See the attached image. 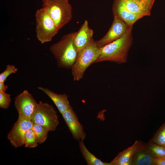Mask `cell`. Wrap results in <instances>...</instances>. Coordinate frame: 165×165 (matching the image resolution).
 <instances>
[{
  "label": "cell",
  "instance_id": "obj_20",
  "mask_svg": "<svg viewBox=\"0 0 165 165\" xmlns=\"http://www.w3.org/2000/svg\"><path fill=\"white\" fill-rule=\"evenodd\" d=\"M36 139L34 132L32 128L26 131L24 136V145L25 147L28 148L36 147L38 145Z\"/></svg>",
  "mask_w": 165,
  "mask_h": 165
},
{
  "label": "cell",
  "instance_id": "obj_7",
  "mask_svg": "<svg viewBox=\"0 0 165 165\" xmlns=\"http://www.w3.org/2000/svg\"><path fill=\"white\" fill-rule=\"evenodd\" d=\"M38 103L27 90H24L14 99V105L19 115L31 120Z\"/></svg>",
  "mask_w": 165,
  "mask_h": 165
},
{
  "label": "cell",
  "instance_id": "obj_14",
  "mask_svg": "<svg viewBox=\"0 0 165 165\" xmlns=\"http://www.w3.org/2000/svg\"><path fill=\"white\" fill-rule=\"evenodd\" d=\"M38 88L44 92L51 99L61 114L71 107L68 96L66 94H57L47 88L41 86H38Z\"/></svg>",
  "mask_w": 165,
  "mask_h": 165
},
{
  "label": "cell",
  "instance_id": "obj_9",
  "mask_svg": "<svg viewBox=\"0 0 165 165\" xmlns=\"http://www.w3.org/2000/svg\"><path fill=\"white\" fill-rule=\"evenodd\" d=\"M128 27L123 21L114 16L111 26L106 35L100 39L95 41L97 47L100 48L119 38L125 33Z\"/></svg>",
  "mask_w": 165,
  "mask_h": 165
},
{
  "label": "cell",
  "instance_id": "obj_23",
  "mask_svg": "<svg viewBox=\"0 0 165 165\" xmlns=\"http://www.w3.org/2000/svg\"><path fill=\"white\" fill-rule=\"evenodd\" d=\"M11 101L10 94L6 92H0V107L6 109L8 108Z\"/></svg>",
  "mask_w": 165,
  "mask_h": 165
},
{
  "label": "cell",
  "instance_id": "obj_19",
  "mask_svg": "<svg viewBox=\"0 0 165 165\" xmlns=\"http://www.w3.org/2000/svg\"><path fill=\"white\" fill-rule=\"evenodd\" d=\"M32 129L38 143L41 144L43 143L47 138L49 131L42 126L34 123L33 124Z\"/></svg>",
  "mask_w": 165,
  "mask_h": 165
},
{
  "label": "cell",
  "instance_id": "obj_2",
  "mask_svg": "<svg viewBox=\"0 0 165 165\" xmlns=\"http://www.w3.org/2000/svg\"><path fill=\"white\" fill-rule=\"evenodd\" d=\"M76 33L72 32L64 35L50 46V50L60 68H71L76 60L78 53L74 42Z\"/></svg>",
  "mask_w": 165,
  "mask_h": 165
},
{
  "label": "cell",
  "instance_id": "obj_18",
  "mask_svg": "<svg viewBox=\"0 0 165 165\" xmlns=\"http://www.w3.org/2000/svg\"><path fill=\"white\" fill-rule=\"evenodd\" d=\"M143 148L151 152L155 158L165 157V147L150 140L146 144H144Z\"/></svg>",
  "mask_w": 165,
  "mask_h": 165
},
{
  "label": "cell",
  "instance_id": "obj_22",
  "mask_svg": "<svg viewBox=\"0 0 165 165\" xmlns=\"http://www.w3.org/2000/svg\"><path fill=\"white\" fill-rule=\"evenodd\" d=\"M18 69L13 65L8 64L4 71L0 74V82H4L10 75L15 73Z\"/></svg>",
  "mask_w": 165,
  "mask_h": 165
},
{
  "label": "cell",
  "instance_id": "obj_26",
  "mask_svg": "<svg viewBox=\"0 0 165 165\" xmlns=\"http://www.w3.org/2000/svg\"><path fill=\"white\" fill-rule=\"evenodd\" d=\"M8 88V86L4 82H0V92H6Z\"/></svg>",
  "mask_w": 165,
  "mask_h": 165
},
{
  "label": "cell",
  "instance_id": "obj_15",
  "mask_svg": "<svg viewBox=\"0 0 165 165\" xmlns=\"http://www.w3.org/2000/svg\"><path fill=\"white\" fill-rule=\"evenodd\" d=\"M126 8L132 13L141 16H150L151 8L135 0H121Z\"/></svg>",
  "mask_w": 165,
  "mask_h": 165
},
{
  "label": "cell",
  "instance_id": "obj_12",
  "mask_svg": "<svg viewBox=\"0 0 165 165\" xmlns=\"http://www.w3.org/2000/svg\"><path fill=\"white\" fill-rule=\"evenodd\" d=\"M112 11L114 16L123 21L128 26H133L137 20L142 18L129 11L121 0H115Z\"/></svg>",
  "mask_w": 165,
  "mask_h": 165
},
{
  "label": "cell",
  "instance_id": "obj_25",
  "mask_svg": "<svg viewBox=\"0 0 165 165\" xmlns=\"http://www.w3.org/2000/svg\"><path fill=\"white\" fill-rule=\"evenodd\" d=\"M154 165H165V157L154 159Z\"/></svg>",
  "mask_w": 165,
  "mask_h": 165
},
{
  "label": "cell",
  "instance_id": "obj_24",
  "mask_svg": "<svg viewBox=\"0 0 165 165\" xmlns=\"http://www.w3.org/2000/svg\"><path fill=\"white\" fill-rule=\"evenodd\" d=\"M152 8L155 0H135Z\"/></svg>",
  "mask_w": 165,
  "mask_h": 165
},
{
  "label": "cell",
  "instance_id": "obj_17",
  "mask_svg": "<svg viewBox=\"0 0 165 165\" xmlns=\"http://www.w3.org/2000/svg\"><path fill=\"white\" fill-rule=\"evenodd\" d=\"M80 150L82 155L88 165H111L110 163H106L101 161L91 153L85 146L83 141L79 142Z\"/></svg>",
  "mask_w": 165,
  "mask_h": 165
},
{
  "label": "cell",
  "instance_id": "obj_10",
  "mask_svg": "<svg viewBox=\"0 0 165 165\" xmlns=\"http://www.w3.org/2000/svg\"><path fill=\"white\" fill-rule=\"evenodd\" d=\"M61 114L74 139L79 141H83L86 134L72 107L71 106Z\"/></svg>",
  "mask_w": 165,
  "mask_h": 165
},
{
  "label": "cell",
  "instance_id": "obj_21",
  "mask_svg": "<svg viewBox=\"0 0 165 165\" xmlns=\"http://www.w3.org/2000/svg\"><path fill=\"white\" fill-rule=\"evenodd\" d=\"M150 141L165 147V122L159 129Z\"/></svg>",
  "mask_w": 165,
  "mask_h": 165
},
{
  "label": "cell",
  "instance_id": "obj_6",
  "mask_svg": "<svg viewBox=\"0 0 165 165\" xmlns=\"http://www.w3.org/2000/svg\"><path fill=\"white\" fill-rule=\"evenodd\" d=\"M31 121L33 123L42 126L49 131H55L59 124L56 111L52 106L40 101Z\"/></svg>",
  "mask_w": 165,
  "mask_h": 165
},
{
  "label": "cell",
  "instance_id": "obj_5",
  "mask_svg": "<svg viewBox=\"0 0 165 165\" xmlns=\"http://www.w3.org/2000/svg\"><path fill=\"white\" fill-rule=\"evenodd\" d=\"M37 38L42 44L51 41L59 29L47 11L42 8L35 13Z\"/></svg>",
  "mask_w": 165,
  "mask_h": 165
},
{
  "label": "cell",
  "instance_id": "obj_13",
  "mask_svg": "<svg viewBox=\"0 0 165 165\" xmlns=\"http://www.w3.org/2000/svg\"><path fill=\"white\" fill-rule=\"evenodd\" d=\"M93 31L89 26L87 20H85L77 32L74 42L79 53L93 39Z\"/></svg>",
  "mask_w": 165,
  "mask_h": 165
},
{
  "label": "cell",
  "instance_id": "obj_16",
  "mask_svg": "<svg viewBox=\"0 0 165 165\" xmlns=\"http://www.w3.org/2000/svg\"><path fill=\"white\" fill-rule=\"evenodd\" d=\"M154 158L151 152L143 148L135 153L132 165H154Z\"/></svg>",
  "mask_w": 165,
  "mask_h": 165
},
{
  "label": "cell",
  "instance_id": "obj_3",
  "mask_svg": "<svg viewBox=\"0 0 165 165\" xmlns=\"http://www.w3.org/2000/svg\"><path fill=\"white\" fill-rule=\"evenodd\" d=\"M99 55V48L93 39L78 53L76 60L71 68L74 81H79L83 78L86 69L95 63Z\"/></svg>",
  "mask_w": 165,
  "mask_h": 165
},
{
  "label": "cell",
  "instance_id": "obj_1",
  "mask_svg": "<svg viewBox=\"0 0 165 165\" xmlns=\"http://www.w3.org/2000/svg\"><path fill=\"white\" fill-rule=\"evenodd\" d=\"M132 26H128L125 33L118 39L99 48L100 55L94 63L104 61L118 64L126 63L133 41Z\"/></svg>",
  "mask_w": 165,
  "mask_h": 165
},
{
  "label": "cell",
  "instance_id": "obj_8",
  "mask_svg": "<svg viewBox=\"0 0 165 165\" xmlns=\"http://www.w3.org/2000/svg\"><path fill=\"white\" fill-rule=\"evenodd\" d=\"M33 124L31 120L18 115L16 121L7 136L13 146L16 148L24 145L25 134L27 130L32 128Z\"/></svg>",
  "mask_w": 165,
  "mask_h": 165
},
{
  "label": "cell",
  "instance_id": "obj_11",
  "mask_svg": "<svg viewBox=\"0 0 165 165\" xmlns=\"http://www.w3.org/2000/svg\"><path fill=\"white\" fill-rule=\"evenodd\" d=\"M144 144L137 140L131 146L119 152L110 162L111 165H132V158L135 153L144 148Z\"/></svg>",
  "mask_w": 165,
  "mask_h": 165
},
{
  "label": "cell",
  "instance_id": "obj_4",
  "mask_svg": "<svg viewBox=\"0 0 165 165\" xmlns=\"http://www.w3.org/2000/svg\"><path fill=\"white\" fill-rule=\"evenodd\" d=\"M42 8L48 12L59 29L72 17V8L68 0H42Z\"/></svg>",
  "mask_w": 165,
  "mask_h": 165
}]
</instances>
